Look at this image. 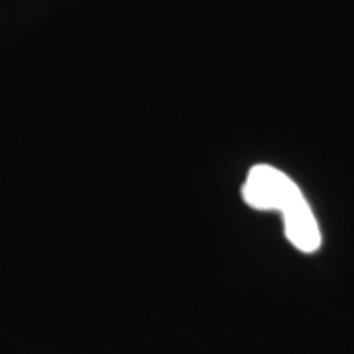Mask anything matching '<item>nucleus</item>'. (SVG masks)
I'll use <instances>...</instances> for the list:
<instances>
[{"instance_id":"f257e3e1","label":"nucleus","mask_w":354,"mask_h":354,"mask_svg":"<svg viewBox=\"0 0 354 354\" xmlns=\"http://www.w3.org/2000/svg\"><path fill=\"white\" fill-rule=\"evenodd\" d=\"M242 199L256 211H278L283 215L288 241L301 252H315L321 232L309 203L290 177L266 164L254 165L242 185Z\"/></svg>"}]
</instances>
